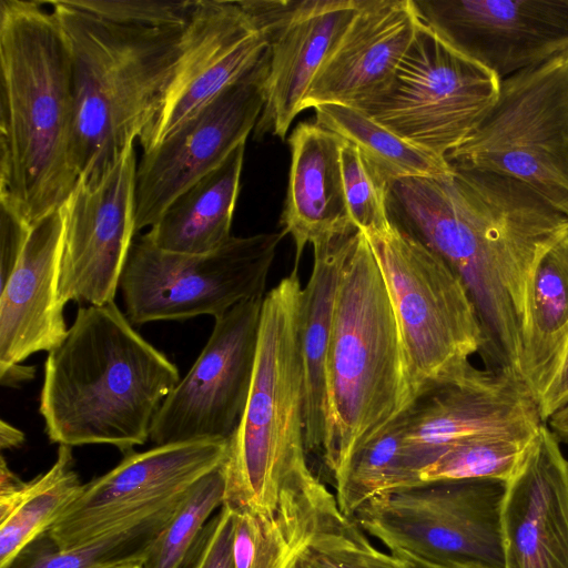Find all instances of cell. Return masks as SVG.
Segmentation results:
<instances>
[{"label": "cell", "instance_id": "obj_1", "mask_svg": "<svg viewBox=\"0 0 568 568\" xmlns=\"http://www.w3.org/2000/svg\"><path fill=\"white\" fill-rule=\"evenodd\" d=\"M387 206L390 222L463 282L483 329L486 368L519 375L531 275L568 234V217L513 178L453 165L440 175L392 181Z\"/></svg>", "mask_w": 568, "mask_h": 568}, {"label": "cell", "instance_id": "obj_2", "mask_svg": "<svg viewBox=\"0 0 568 568\" xmlns=\"http://www.w3.org/2000/svg\"><path fill=\"white\" fill-rule=\"evenodd\" d=\"M41 1H0V204L32 227L79 175L69 49Z\"/></svg>", "mask_w": 568, "mask_h": 568}, {"label": "cell", "instance_id": "obj_3", "mask_svg": "<svg viewBox=\"0 0 568 568\" xmlns=\"http://www.w3.org/2000/svg\"><path fill=\"white\" fill-rule=\"evenodd\" d=\"M179 382L176 366L114 302L89 305L78 308L64 339L48 354L39 410L50 442L106 444L126 455L150 439Z\"/></svg>", "mask_w": 568, "mask_h": 568}, {"label": "cell", "instance_id": "obj_4", "mask_svg": "<svg viewBox=\"0 0 568 568\" xmlns=\"http://www.w3.org/2000/svg\"><path fill=\"white\" fill-rule=\"evenodd\" d=\"M45 3L71 59L75 170L79 180L95 182L155 116L187 23L133 27L100 18L71 0Z\"/></svg>", "mask_w": 568, "mask_h": 568}, {"label": "cell", "instance_id": "obj_5", "mask_svg": "<svg viewBox=\"0 0 568 568\" xmlns=\"http://www.w3.org/2000/svg\"><path fill=\"white\" fill-rule=\"evenodd\" d=\"M323 464L335 489L354 453L414 399L398 323L365 234L356 230L337 287L326 362Z\"/></svg>", "mask_w": 568, "mask_h": 568}, {"label": "cell", "instance_id": "obj_6", "mask_svg": "<svg viewBox=\"0 0 568 568\" xmlns=\"http://www.w3.org/2000/svg\"><path fill=\"white\" fill-rule=\"evenodd\" d=\"M301 296L293 268L263 300L248 398L222 463L223 505L235 511L270 515L285 493L317 479L304 442Z\"/></svg>", "mask_w": 568, "mask_h": 568}, {"label": "cell", "instance_id": "obj_7", "mask_svg": "<svg viewBox=\"0 0 568 568\" xmlns=\"http://www.w3.org/2000/svg\"><path fill=\"white\" fill-rule=\"evenodd\" d=\"M445 159L513 178L568 217V53L500 80L490 110Z\"/></svg>", "mask_w": 568, "mask_h": 568}, {"label": "cell", "instance_id": "obj_8", "mask_svg": "<svg viewBox=\"0 0 568 568\" xmlns=\"http://www.w3.org/2000/svg\"><path fill=\"white\" fill-rule=\"evenodd\" d=\"M365 236L395 312L415 398L479 354L483 329L463 282L433 251L392 222Z\"/></svg>", "mask_w": 568, "mask_h": 568}, {"label": "cell", "instance_id": "obj_9", "mask_svg": "<svg viewBox=\"0 0 568 568\" xmlns=\"http://www.w3.org/2000/svg\"><path fill=\"white\" fill-rule=\"evenodd\" d=\"M506 488L493 478L425 481L372 499L352 519L390 551L450 568H504Z\"/></svg>", "mask_w": 568, "mask_h": 568}, {"label": "cell", "instance_id": "obj_10", "mask_svg": "<svg viewBox=\"0 0 568 568\" xmlns=\"http://www.w3.org/2000/svg\"><path fill=\"white\" fill-rule=\"evenodd\" d=\"M285 234L232 236L207 254L163 251L135 236L120 280L126 317L141 325L200 315L214 318L264 297L270 270Z\"/></svg>", "mask_w": 568, "mask_h": 568}, {"label": "cell", "instance_id": "obj_11", "mask_svg": "<svg viewBox=\"0 0 568 568\" xmlns=\"http://www.w3.org/2000/svg\"><path fill=\"white\" fill-rule=\"evenodd\" d=\"M500 80L422 20L395 75L356 108L407 142L445 158L495 103Z\"/></svg>", "mask_w": 568, "mask_h": 568}, {"label": "cell", "instance_id": "obj_12", "mask_svg": "<svg viewBox=\"0 0 568 568\" xmlns=\"http://www.w3.org/2000/svg\"><path fill=\"white\" fill-rule=\"evenodd\" d=\"M229 439H203L131 452L114 468L84 484L48 531L70 549L141 520L183 497L224 462Z\"/></svg>", "mask_w": 568, "mask_h": 568}, {"label": "cell", "instance_id": "obj_13", "mask_svg": "<svg viewBox=\"0 0 568 568\" xmlns=\"http://www.w3.org/2000/svg\"><path fill=\"white\" fill-rule=\"evenodd\" d=\"M263 300L244 301L214 318L201 354L155 415L152 443L231 438L251 389Z\"/></svg>", "mask_w": 568, "mask_h": 568}, {"label": "cell", "instance_id": "obj_14", "mask_svg": "<svg viewBox=\"0 0 568 568\" xmlns=\"http://www.w3.org/2000/svg\"><path fill=\"white\" fill-rule=\"evenodd\" d=\"M267 74L268 48L253 69L143 152L136 169V232L152 227L181 192L246 142L265 104Z\"/></svg>", "mask_w": 568, "mask_h": 568}, {"label": "cell", "instance_id": "obj_15", "mask_svg": "<svg viewBox=\"0 0 568 568\" xmlns=\"http://www.w3.org/2000/svg\"><path fill=\"white\" fill-rule=\"evenodd\" d=\"M136 159L130 142L100 180H78L62 205L58 302H114L135 229Z\"/></svg>", "mask_w": 568, "mask_h": 568}, {"label": "cell", "instance_id": "obj_16", "mask_svg": "<svg viewBox=\"0 0 568 568\" xmlns=\"http://www.w3.org/2000/svg\"><path fill=\"white\" fill-rule=\"evenodd\" d=\"M405 444L418 473L450 445L479 435L538 434V405L517 374L469 362L422 389L404 413Z\"/></svg>", "mask_w": 568, "mask_h": 568}, {"label": "cell", "instance_id": "obj_17", "mask_svg": "<svg viewBox=\"0 0 568 568\" xmlns=\"http://www.w3.org/2000/svg\"><path fill=\"white\" fill-rule=\"evenodd\" d=\"M419 19L499 80L568 53V0H413Z\"/></svg>", "mask_w": 568, "mask_h": 568}, {"label": "cell", "instance_id": "obj_18", "mask_svg": "<svg viewBox=\"0 0 568 568\" xmlns=\"http://www.w3.org/2000/svg\"><path fill=\"white\" fill-rule=\"evenodd\" d=\"M268 44L265 104L254 128L285 139L322 65L355 18L359 0H241Z\"/></svg>", "mask_w": 568, "mask_h": 568}, {"label": "cell", "instance_id": "obj_19", "mask_svg": "<svg viewBox=\"0 0 568 568\" xmlns=\"http://www.w3.org/2000/svg\"><path fill=\"white\" fill-rule=\"evenodd\" d=\"M267 48L240 1L195 0L159 110L138 139L143 152L253 69Z\"/></svg>", "mask_w": 568, "mask_h": 568}, {"label": "cell", "instance_id": "obj_20", "mask_svg": "<svg viewBox=\"0 0 568 568\" xmlns=\"http://www.w3.org/2000/svg\"><path fill=\"white\" fill-rule=\"evenodd\" d=\"M545 423L507 481L504 568H568V460Z\"/></svg>", "mask_w": 568, "mask_h": 568}, {"label": "cell", "instance_id": "obj_21", "mask_svg": "<svg viewBox=\"0 0 568 568\" xmlns=\"http://www.w3.org/2000/svg\"><path fill=\"white\" fill-rule=\"evenodd\" d=\"M420 19L413 0H359L358 11L316 74L302 111L356 106L387 89Z\"/></svg>", "mask_w": 568, "mask_h": 568}, {"label": "cell", "instance_id": "obj_22", "mask_svg": "<svg viewBox=\"0 0 568 568\" xmlns=\"http://www.w3.org/2000/svg\"><path fill=\"white\" fill-rule=\"evenodd\" d=\"M64 224L61 206L31 227L21 258L0 291V365L51 352L68 333L58 302Z\"/></svg>", "mask_w": 568, "mask_h": 568}, {"label": "cell", "instance_id": "obj_23", "mask_svg": "<svg viewBox=\"0 0 568 568\" xmlns=\"http://www.w3.org/2000/svg\"><path fill=\"white\" fill-rule=\"evenodd\" d=\"M291 168L282 232L295 244L294 268L306 244L356 229L349 219L341 152L344 140L316 122H301L290 138Z\"/></svg>", "mask_w": 568, "mask_h": 568}, {"label": "cell", "instance_id": "obj_24", "mask_svg": "<svg viewBox=\"0 0 568 568\" xmlns=\"http://www.w3.org/2000/svg\"><path fill=\"white\" fill-rule=\"evenodd\" d=\"M234 568H297L305 551L346 517L320 480L283 495L270 515L234 510Z\"/></svg>", "mask_w": 568, "mask_h": 568}, {"label": "cell", "instance_id": "obj_25", "mask_svg": "<svg viewBox=\"0 0 568 568\" xmlns=\"http://www.w3.org/2000/svg\"><path fill=\"white\" fill-rule=\"evenodd\" d=\"M357 229L313 246L310 280L302 288L300 343L304 373V442L321 457L327 427L326 362L342 268Z\"/></svg>", "mask_w": 568, "mask_h": 568}, {"label": "cell", "instance_id": "obj_26", "mask_svg": "<svg viewBox=\"0 0 568 568\" xmlns=\"http://www.w3.org/2000/svg\"><path fill=\"white\" fill-rule=\"evenodd\" d=\"M568 357V234L539 258L531 275L519 375L537 405Z\"/></svg>", "mask_w": 568, "mask_h": 568}, {"label": "cell", "instance_id": "obj_27", "mask_svg": "<svg viewBox=\"0 0 568 568\" xmlns=\"http://www.w3.org/2000/svg\"><path fill=\"white\" fill-rule=\"evenodd\" d=\"M244 151L242 143L217 168L181 192L144 236L163 251L181 254H207L226 243L233 236Z\"/></svg>", "mask_w": 568, "mask_h": 568}, {"label": "cell", "instance_id": "obj_28", "mask_svg": "<svg viewBox=\"0 0 568 568\" xmlns=\"http://www.w3.org/2000/svg\"><path fill=\"white\" fill-rule=\"evenodd\" d=\"M72 447L59 445L57 459L43 474L0 490V568L48 532L82 493Z\"/></svg>", "mask_w": 568, "mask_h": 568}, {"label": "cell", "instance_id": "obj_29", "mask_svg": "<svg viewBox=\"0 0 568 568\" xmlns=\"http://www.w3.org/2000/svg\"><path fill=\"white\" fill-rule=\"evenodd\" d=\"M185 495L141 520L70 549L58 548L45 532L8 568H110L141 564Z\"/></svg>", "mask_w": 568, "mask_h": 568}, {"label": "cell", "instance_id": "obj_30", "mask_svg": "<svg viewBox=\"0 0 568 568\" xmlns=\"http://www.w3.org/2000/svg\"><path fill=\"white\" fill-rule=\"evenodd\" d=\"M314 110V122L354 144L390 182L450 170L445 158L407 142L356 108L322 104Z\"/></svg>", "mask_w": 568, "mask_h": 568}, {"label": "cell", "instance_id": "obj_31", "mask_svg": "<svg viewBox=\"0 0 568 568\" xmlns=\"http://www.w3.org/2000/svg\"><path fill=\"white\" fill-rule=\"evenodd\" d=\"M404 413L362 445L348 462L335 489L346 517L352 519L362 506L378 496L423 483L406 449Z\"/></svg>", "mask_w": 568, "mask_h": 568}, {"label": "cell", "instance_id": "obj_32", "mask_svg": "<svg viewBox=\"0 0 568 568\" xmlns=\"http://www.w3.org/2000/svg\"><path fill=\"white\" fill-rule=\"evenodd\" d=\"M537 435L493 434L459 440L419 471L420 480L493 478L507 483L521 465Z\"/></svg>", "mask_w": 568, "mask_h": 568}, {"label": "cell", "instance_id": "obj_33", "mask_svg": "<svg viewBox=\"0 0 568 568\" xmlns=\"http://www.w3.org/2000/svg\"><path fill=\"white\" fill-rule=\"evenodd\" d=\"M224 503L222 464L200 479L150 547L140 568H183L192 559L210 516Z\"/></svg>", "mask_w": 568, "mask_h": 568}, {"label": "cell", "instance_id": "obj_34", "mask_svg": "<svg viewBox=\"0 0 568 568\" xmlns=\"http://www.w3.org/2000/svg\"><path fill=\"white\" fill-rule=\"evenodd\" d=\"M345 197L352 224L365 235L390 226V181L354 144L344 140L341 152Z\"/></svg>", "mask_w": 568, "mask_h": 568}, {"label": "cell", "instance_id": "obj_35", "mask_svg": "<svg viewBox=\"0 0 568 568\" xmlns=\"http://www.w3.org/2000/svg\"><path fill=\"white\" fill-rule=\"evenodd\" d=\"M297 568H410L408 562L375 548L361 527L349 519L324 534L298 561Z\"/></svg>", "mask_w": 568, "mask_h": 568}, {"label": "cell", "instance_id": "obj_36", "mask_svg": "<svg viewBox=\"0 0 568 568\" xmlns=\"http://www.w3.org/2000/svg\"><path fill=\"white\" fill-rule=\"evenodd\" d=\"M84 9L109 21L144 28H169L185 26L195 0H71Z\"/></svg>", "mask_w": 568, "mask_h": 568}, {"label": "cell", "instance_id": "obj_37", "mask_svg": "<svg viewBox=\"0 0 568 568\" xmlns=\"http://www.w3.org/2000/svg\"><path fill=\"white\" fill-rule=\"evenodd\" d=\"M234 510L222 505L202 532L192 557V568H234Z\"/></svg>", "mask_w": 568, "mask_h": 568}, {"label": "cell", "instance_id": "obj_38", "mask_svg": "<svg viewBox=\"0 0 568 568\" xmlns=\"http://www.w3.org/2000/svg\"><path fill=\"white\" fill-rule=\"evenodd\" d=\"M31 227L0 204V291L4 288L24 251Z\"/></svg>", "mask_w": 568, "mask_h": 568}, {"label": "cell", "instance_id": "obj_39", "mask_svg": "<svg viewBox=\"0 0 568 568\" xmlns=\"http://www.w3.org/2000/svg\"><path fill=\"white\" fill-rule=\"evenodd\" d=\"M568 402V357L554 384L538 405L544 423Z\"/></svg>", "mask_w": 568, "mask_h": 568}, {"label": "cell", "instance_id": "obj_40", "mask_svg": "<svg viewBox=\"0 0 568 568\" xmlns=\"http://www.w3.org/2000/svg\"><path fill=\"white\" fill-rule=\"evenodd\" d=\"M36 375L34 366L22 364L0 365V383L6 387H18Z\"/></svg>", "mask_w": 568, "mask_h": 568}, {"label": "cell", "instance_id": "obj_41", "mask_svg": "<svg viewBox=\"0 0 568 568\" xmlns=\"http://www.w3.org/2000/svg\"><path fill=\"white\" fill-rule=\"evenodd\" d=\"M24 440L26 436L20 429L3 419L0 420V448L2 450L19 448Z\"/></svg>", "mask_w": 568, "mask_h": 568}, {"label": "cell", "instance_id": "obj_42", "mask_svg": "<svg viewBox=\"0 0 568 568\" xmlns=\"http://www.w3.org/2000/svg\"><path fill=\"white\" fill-rule=\"evenodd\" d=\"M560 442L568 443V402L546 422Z\"/></svg>", "mask_w": 568, "mask_h": 568}, {"label": "cell", "instance_id": "obj_43", "mask_svg": "<svg viewBox=\"0 0 568 568\" xmlns=\"http://www.w3.org/2000/svg\"><path fill=\"white\" fill-rule=\"evenodd\" d=\"M392 554L395 556L405 559L410 568H450L443 565H438L428 560H425L423 558L416 557L414 555H410L408 552H405L403 550H392Z\"/></svg>", "mask_w": 568, "mask_h": 568}, {"label": "cell", "instance_id": "obj_44", "mask_svg": "<svg viewBox=\"0 0 568 568\" xmlns=\"http://www.w3.org/2000/svg\"><path fill=\"white\" fill-rule=\"evenodd\" d=\"M110 568H140V564H131V565H123V566H115Z\"/></svg>", "mask_w": 568, "mask_h": 568}]
</instances>
